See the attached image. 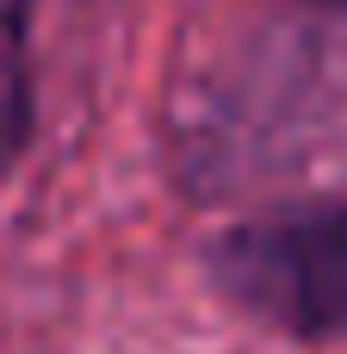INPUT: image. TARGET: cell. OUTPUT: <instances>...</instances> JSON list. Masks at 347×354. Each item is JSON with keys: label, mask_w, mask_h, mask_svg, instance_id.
Segmentation results:
<instances>
[{"label": "cell", "mask_w": 347, "mask_h": 354, "mask_svg": "<svg viewBox=\"0 0 347 354\" xmlns=\"http://www.w3.org/2000/svg\"><path fill=\"white\" fill-rule=\"evenodd\" d=\"M217 292L298 342H347V199L236 224L211 249Z\"/></svg>", "instance_id": "cell-1"}, {"label": "cell", "mask_w": 347, "mask_h": 354, "mask_svg": "<svg viewBox=\"0 0 347 354\" xmlns=\"http://www.w3.org/2000/svg\"><path fill=\"white\" fill-rule=\"evenodd\" d=\"M31 137V68H25V25L19 6L0 12V168Z\"/></svg>", "instance_id": "cell-2"}, {"label": "cell", "mask_w": 347, "mask_h": 354, "mask_svg": "<svg viewBox=\"0 0 347 354\" xmlns=\"http://www.w3.org/2000/svg\"><path fill=\"white\" fill-rule=\"evenodd\" d=\"M310 6H329V12H347V0H310Z\"/></svg>", "instance_id": "cell-3"}]
</instances>
